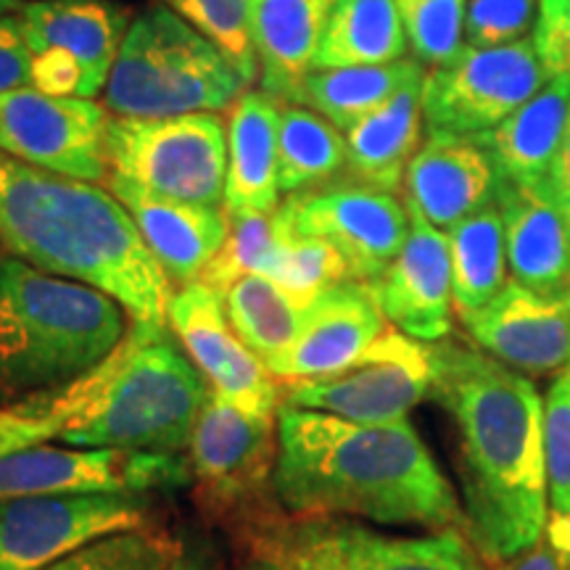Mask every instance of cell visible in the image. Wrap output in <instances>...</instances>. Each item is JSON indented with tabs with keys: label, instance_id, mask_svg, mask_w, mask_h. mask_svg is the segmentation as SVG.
<instances>
[{
	"label": "cell",
	"instance_id": "6da1fadb",
	"mask_svg": "<svg viewBox=\"0 0 570 570\" xmlns=\"http://www.w3.org/2000/svg\"><path fill=\"white\" fill-rule=\"evenodd\" d=\"M436 399L460 436L462 531L497 566L531 550L550 529L544 396L529 375L481 348L431 344Z\"/></svg>",
	"mask_w": 570,
	"mask_h": 570
},
{
	"label": "cell",
	"instance_id": "7a4b0ae2",
	"mask_svg": "<svg viewBox=\"0 0 570 570\" xmlns=\"http://www.w3.org/2000/svg\"><path fill=\"white\" fill-rule=\"evenodd\" d=\"M273 483L294 518H348L381 525L462 529V508L412 428L354 423L281 404Z\"/></svg>",
	"mask_w": 570,
	"mask_h": 570
},
{
	"label": "cell",
	"instance_id": "3957f363",
	"mask_svg": "<svg viewBox=\"0 0 570 570\" xmlns=\"http://www.w3.org/2000/svg\"><path fill=\"white\" fill-rule=\"evenodd\" d=\"M0 244L13 259L117 298L132 323H167L173 283L111 190L0 151Z\"/></svg>",
	"mask_w": 570,
	"mask_h": 570
},
{
	"label": "cell",
	"instance_id": "277c9868",
	"mask_svg": "<svg viewBox=\"0 0 570 570\" xmlns=\"http://www.w3.org/2000/svg\"><path fill=\"white\" fill-rule=\"evenodd\" d=\"M125 306L21 259H0V383L42 391L75 381L122 344Z\"/></svg>",
	"mask_w": 570,
	"mask_h": 570
},
{
	"label": "cell",
	"instance_id": "5b68a950",
	"mask_svg": "<svg viewBox=\"0 0 570 570\" xmlns=\"http://www.w3.org/2000/svg\"><path fill=\"white\" fill-rule=\"evenodd\" d=\"M209 383L167 325L132 323L98 365L96 399L61 444L183 454L190 449Z\"/></svg>",
	"mask_w": 570,
	"mask_h": 570
},
{
	"label": "cell",
	"instance_id": "8992f818",
	"mask_svg": "<svg viewBox=\"0 0 570 570\" xmlns=\"http://www.w3.org/2000/svg\"><path fill=\"white\" fill-rule=\"evenodd\" d=\"M233 61L167 6L138 13L119 48L106 109L114 117H177L223 111L246 92Z\"/></svg>",
	"mask_w": 570,
	"mask_h": 570
},
{
	"label": "cell",
	"instance_id": "52a82bcc",
	"mask_svg": "<svg viewBox=\"0 0 570 570\" xmlns=\"http://www.w3.org/2000/svg\"><path fill=\"white\" fill-rule=\"evenodd\" d=\"M106 161L114 175L173 202L225 204L227 127L217 111L177 117H109Z\"/></svg>",
	"mask_w": 570,
	"mask_h": 570
},
{
	"label": "cell",
	"instance_id": "ba28073f",
	"mask_svg": "<svg viewBox=\"0 0 570 570\" xmlns=\"http://www.w3.org/2000/svg\"><path fill=\"white\" fill-rule=\"evenodd\" d=\"M256 547L294 570H479L460 529L394 537L348 518H294L262 525Z\"/></svg>",
	"mask_w": 570,
	"mask_h": 570
},
{
	"label": "cell",
	"instance_id": "9c48e42d",
	"mask_svg": "<svg viewBox=\"0 0 570 570\" xmlns=\"http://www.w3.org/2000/svg\"><path fill=\"white\" fill-rule=\"evenodd\" d=\"M547 80L550 75L529 40L499 48L465 46L452 61L425 75L428 132L481 138L529 104Z\"/></svg>",
	"mask_w": 570,
	"mask_h": 570
},
{
	"label": "cell",
	"instance_id": "30bf717a",
	"mask_svg": "<svg viewBox=\"0 0 570 570\" xmlns=\"http://www.w3.org/2000/svg\"><path fill=\"white\" fill-rule=\"evenodd\" d=\"M433 386L431 344L404 336L394 325L338 373L294 381L285 404L317 410L354 423H396L407 420Z\"/></svg>",
	"mask_w": 570,
	"mask_h": 570
},
{
	"label": "cell",
	"instance_id": "8fae6325",
	"mask_svg": "<svg viewBox=\"0 0 570 570\" xmlns=\"http://www.w3.org/2000/svg\"><path fill=\"white\" fill-rule=\"evenodd\" d=\"M275 219L283 230L327 240L360 283L386 273L410 235L407 204L360 183L291 194L275 209Z\"/></svg>",
	"mask_w": 570,
	"mask_h": 570
},
{
	"label": "cell",
	"instance_id": "7c38bea8",
	"mask_svg": "<svg viewBox=\"0 0 570 570\" xmlns=\"http://www.w3.org/2000/svg\"><path fill=\"white\" fill-rule=\"evenodd\" d=\"M188 479L180 454L40 444L0 458V502L61 494H146Z\"/></svg>",
	"mask_w": 570,
	"mask_h": 570
},
{
	"label": "cell",
	"instance_id": "4fadbf2b",
	"mask_svg": "<svg viewBox=\"0 0 570 570\" xmlns=\"http://www.w3.org/2000/svg\"><path fill=\"white\" fill-rule=\"evenodd\" d=\"M106 125L109 111L90 98L48 96L38 88L0 92V151L46 173L106 180Z\"/></svg>",
	"mask_w": 570,
	"mask_h": 570
},
{
	"label": "cell",
	"instance_id": "5bb4252c",
	"mask_svg": "<svg viewBox=\"0 0 570 570\" xmlns=\"http://www.w3.org/2000/svg\"><path fill=\"white\" fill-rule=\"evenodd\" d=\"M135 494H61L0 502V570H46L92 539L140 529Z\"/></svg>",
	"mask_w": 570,
	"mask_h": 570
},
{
	"label": "cell",
	"instance_id": "9a60e30c",
	"mask_svg": "<svg viewBox=\"0 0 570 570\" xmlns=\"http://www.w3.org/2000/svg\"><path fill=\"white\" fill-rule=\"evenodd\" d=\"M167 325L214 394L259 417H277L281 389L265 362L240 341L225 312V296L196 281L169 302Z\"/></svg>",
	"mask_w": 570,
	"mask_h": 570
},
{
	"label": "cell",
	"instance_id": "2e32d148",
	"mask_svg": "<svg viewBox=\"0 0 570 570\" xmlns=\"http://www.w3.org/2000/svg\"><path fill=\"white\" fill-rule=\"evenodd\" d=\"M462 325L481 352L529 377L558 375L570 365V288L539 294L510 281Z\"/></svg>",
	"mask_w": 570,
	"mask_h": 570
},
{
	"label": "cell",
	"instance_id": "e0dca14e",
	"mask_svg": "<svg viewBox=\"0 0 570 570\" xmlns=\"http://www.w3.org/2000/svg\"><path fill=\"white\" fill-rule=\"evenodd\" d=\"M407 244L386 273L367 283L383 317L404 336L436 344L452 333V259L444 230L433 227L415 206L407 204Z\"/></svg>",
	"mask_w": 570,
	"mask_h": 570
},
{
	"label": "cell",
	"instance_id": "ac0fdd59",
	"mask_svg": "<svg viewBox=\"0 0 570 570\" xmlns=\"http://www.w3.org/2000/svg\"><path fill=\"white\" fill-rule=\"evenodd\" d=\"M389 325L367 283H336L306 304L296 341L267 367L291 383L333 375L365 354Z\"/></svg>",
	"mask_w": 570,
	"mask_h": 570
},
{
	"label": "cell",
	"instance_id": "d6986e66",
	"mask_svg": "<svg viewBox=\"0 0 570 570\" xmlns=\"http://www.w3.org/2000/svg\"><path fill=\"white\" fill-rule=\"evenodd\" d=\"M275 428L277 417L252 415L209 389L190 439V462L217 502H240L265 487L275 470Z\"/></svg>",
	"mask_w": 570,
	"mask_h": 570
},
{
	"label": "cell",
	"instance_id": "ffe728a7",
	"mask_svg": "<svg viewBox=\"0 0 570 570\" xmlns=\"http://www.w3.org/2000/svg\"><path fill=\"white\" fill-rule=\"evenodd\" d=\"M106 185L132 214L142 240L173 285L196 283L225 246L230 233L227 212L154 196L114 173L106 177Z\"/></svg>",
	"mask_w": 570,
	"mask_h": 570
},
{
	"label": "cell",
	"instance_id": "44dd1931",
	"mask_svg": "<svg viewBox=\"0 0 570 570\" xmlns=\"http://www.w3.org/2000/svg\"><path fill=\"white\" fill-rule=\"evenodd\" d=\"M494 164L479 140L428 132L404 175V204L415 206L428 223L449 233L494 202Z\"/></svg>",
	"mask_w": 570,
	"mask_h": 570
},
{
	"label": "cell",
	"instance_id": "7402d4cb",
	"mask_svg": "<svg viewBox=\"0 0 570 570\" xmlns=\"http://www.w3.org/2000/svg\"><path fill=\"white\" fill-rule=\"evenodd\" d=\"M19 21L32 53L61 48L85 71L88 98L106 90L119 48L130 30V9L114 0H30L21 3Z\"/></svg>",
	"mask_w": 570,
	"mask_h": 570
},
{
	"label": "cell",
	"instance_id": "603a6c76",
	"mask_svg": "<svg viewBox=\"0 0 570 570\" xmlns=\"http://www.w3.org/2000/svg\"><path fill=\"white\" fill-rule=\"evenodd\" d=\"M512 281L539 294L570 288V217L544 185L497 183Z\"/></svg>",
	"mask_w": 570,
	"mask_h": 570
},
{
	"label": "cell",
	"instance_id": "cb8c5ba5",
	"mask_svg": "<svg viewBox=\"0 0 570 570\" xmlns=\"http://www.w3.org/2000/svg\"><path fill=\"white\" fill-rule=\"evenodd\" d=\"M283 101L265 90H248L230 106L227 119V214H273L281 202L277 127Z\"/></svg>",
	"mask_w": 570,
	"mask_h": 570
},
{
	"label": "cell",
	"instance_id": "d4e9b609",
	"mask_svg": "<svg viewBox=\"0 0 570 570\" xmlns=\"http://www.w3.org/2000/svg\"><path fill=\"white\" fill-rule=\"evenodd\" d=\"M336 0H252V42L262 90L294 104L315 63Z\"/></svg>",
	"mask_w": 570,
	"mask_h": 570
},
{
	"label": "cell",
	"instance_id": "484cf974",
	"mask_svg": "<svg viewBox=\"0 0 570 570\" xmlns=\"http://www.w3.org/2000/svg\"><path fill=\"white\" fill-rule=\"evenodd\" d=\"M423 82L425 71L346 130V167L360 185L394 194L404 183L423 135Z\"/></svg>",
	"mask_w": 570,
	"mask_h": 570
},
{
	"label": "cell",
	"instance_id": "4316f807",
	"mask_svg": "<svg viewBox=\"0 0 570 570\" xmlns=\"http://www.w3.org/2000/svg\"><path fill=\"white\" fill-rule=\"evenodd\" d=\"M570 111V77L554 75L497 130L475 138L494 164L497 183L541 185L558 151Z\"/></svg>",
	"mask_w": 570,
	"mask_h": 570
},
{
	"label": "cell",
	"instance_id": "83f0119b",
	"mask_svg": "<svg viewBox=\"0 0 570 570\" xmlns=\"http://www.w3.org/2000/svg\"><path fill=\"white\" fill-rule=\"evenodd\" d=\"M396 0H336L312 69L381 67L407 56Z\"/></svg>",
	"mask_w": 570,
	"mask_h": 570
},
{
	"label": "cell",
	"instance_id": "f1b7e54d",
	"mask_svg": "<svg viewBox=\"0 0 570 570\" xmlns=\"http://www.w3.org/2000/svg\"><path fill=\"white\" fill-rule=\"evenodd\" d=\"M452 259V296L458 317L494 302L508 285V240L502 212L491 202L446 233Z\"/></svg>",
	"mask_w": 570,
	"mask_h": 570
},
{
	"label": "cell",
	"instance_id": "f546056e",
	"mask_svg": "<svg viewBox=\"0 0 570 570\" xmlns=\"http://www.w3.org/2000/svg\"><path fill=\"white\" fill-rule=\"evenodd\" d=\"M423 71V63H417V59L381 63V67L312 69L304 77L294 104L317 111L338 130H352L360 119L381 109L399 88Z\"/></svg>",
	"mask_w": 570,
	"mask_h": 570
},
{
	"label": "cell",
	"instance_id": "4dcf8cb0",
	"mask_svg": "<svg viewBox=\"0 0 570 570\" xmlns=\"http://www.w3.org/2000/svg\"><path fill=\"white\" fill-rule=\"evenodd\" d=\"M306 304L265 275H244L225 294V312L240 341L265 365L294 344Z\"/></svg>",
	"mask_w": 570,
	"mask_h": 570
},
{
	"label": "cell",
	"instance_id": "1f68e13d",
	"mask_svg": "<svg viewBox=\"0 0 570 570\" xmlns=\"http://www.w3.org/2000/svg\"><path fill=\"white\" fill-rule=\"evenodd\" d=\"M346 167V138L336 125L302 106H283L277 127L281 194L317 188Z\"/></svg>",
	"mask_w": 570,
	"mask_h": 570
},
{
	"label": "cell",
	"instance_id": "d6a6232c",
	"mask_svg": "<svg viewBox=\"0 0 570 570\" xmlns=\"http://www.w3.org/2000/svg\"><path fill=\"white\" fill-rule=\"evenodd\" d=\"M544 465L554 515L547 533L570 552V365L552 377L544 394Z\"/></svg>",
	"mask_w": 570,
	"mask_h": 570
},
{
	"label": "cell",
	"instance_id": "836d02e7",
	"mask_svg": "<svg viewBox=\"0 0 570 570\" xmlns=\"http://www.w3.org/2000/svg\"><path fill=\"white\" fill-rule=\"evenodd\" d=\"M277 244H281V225H277L275 212L230 214V233H227L225 246L198 281L225 296L227 288L244 275H267Z\"/></svg>",
	"mask_w": 570,
	"mask_h": 570
},
{
	"label": "cell",
	"instance_id": "e575fe53",
	"mask_svg": "<svg viewBox=\"0 0 570 570\" xmlns=\"http://www.w3.org/2000/svg\"><path fill=\"white\" fill-rule=\"evenodd\" d=\"M302 304H309L331 285L352 281L348 267L336 248L323 238L296 235L281 227V244L265 275Z\"/></svg>",
	"mask_w": 570,
	"mask_h": 570
},
{
	"label": "cell",
	"instance_id": "d590c367",
	"mask_svg": "<svg viewBox=\"0 0 570 570\" xmlns=\"http://www.w3.org/2000/svg\"><path fill=\"white\" fill-rule=\"evenodd\" d=\"M167 3L217 46L248 85L259 77L252 42V0H167Z\"/></svg>",
	"mask_w": 570,
	"mask_h": 570
},
{
	"label": "cell",
	"instance_id": "8d00e7d4",
	"mask_svg": "<svg viewBox=\"0 0 570 570\" xmlns=\"http://www.w3.org/2000/svg\"><path fill=\"white\" fill-rule=\"evenodd\" d=\"M175 544L159 531L130 529L92 539L46 570H169Z\"/></svg>",
	"mask_w": 570,
	"mask_h": 570
},
{
	"label": "cell",
	"instance_id": "74e56055",
	"mask_svg": "<svg viewBox=\"0 0 570 570\" xmlns=\"http://www.w3.org/2000/svg\"><path fill=\"white\" fill-rule=\"evenodd\" d=\"M396 6L420 63L444 67L465 48V0H396Z\"/></svg>",
	"mask_w": 570,
	"mask_h": 570
},
{
	"label": "cell",
	"instance_id": "f35d334b",
	"mask_svg": "<svg viewBox=\"0 0 570 570\" xmlns=\"http://www.w3.org/2000/svg\"><path fill=\"white\" fill-rule=\"evenodd\" d=\"M539 17V0H470L465 40L473 48H499L525 38Z\"/></svg>",
	"mask_w": 570,
	"mask_h": 570
},
{
	"label": "cell",
	"instance_id": "ab89813d",
	"mask_svg": "<svg viewBox=\"0 0 570 570\" xmlns=\"http://www.w3.org/2000/svg\"><path fill=\"white\" fill-rule=\"evenodd\" d=\"M533 46L547 75L570 77V0H539Z\"/></svg>",
	"mask_w": 570,
	"mask_h": 570
},
{
	"label": "cell",
	"instance_id": "60d3db41",
	"mask_svg": "<svg viewBox=\"0 0 570 570\" xmlns=\"http://www.w3.org/2000/svg\"><path fill=\"white\" fill-rule=\"evenodd\" d=\"M32 88L48 96L88 98L85 92V71L75 56L61 48H46L32 53Z\"/></svg>",
	"mask_w": 570,
	"mask_h": 570
},
{
	"label": "cell",
	"instance_id": "b9f144b4",
	"mask_svg": "<svg viewBox=\"0 0 570 570\" xmlns=\"http://www.w3.org/2000/svg\"><path fill=\"white\" fill-rule=\"evenodd\" d=\"M32 85V48L19 17H0V92Z\"/></svg>",
	"mask_w": 570,
	"mask_h": 570
},
{
	"label": "cell",
	"instance_id": "7bdbcfd3",
	"mask_svg": "<svg viewBox=\"0 0 570 570\" xmlns=\"http://www.w3.org/2000/svg\"><path fill=\"white\" fill-rule=\"evenodd\" d=\"M479 570H570V554L562 550L550 533H544V539L533 544L531 550Z\"/></svg>",
	"mask_w": 570,
	"mask_h": 570
},
{
	"label": "cell",
	"instance_id": "ee69618b",
	"mask_svg": "<svg viewBox=\"0 0 570 570\" xmlns=\"http://www.w3.org/2000/svg\"><path fill=\"white\" fill-rule=\"evenodd\" d=\"M544 190L552 196V202L560 206L570 217V111L566 130H562L560 146L554 151V159L550 164V173L544 177Z\"/></svg>",
	"mask_w": 570,
	"mask_h": 570
},
{
	"label": "cell",
	"instance_id": "f6af8a7d",
	"mask_svg": "<svg viewBox=\"0 0 570 570\" xmlns=\"http://www.w3.org/2000/svg\"><path fill=\"white\" fill-rule=\"evenodd\" d=\"M169 570H212L198 554H177Z\"/></svg>",
	"mask_w": 570,
	"mask_h": 570
},
{
	"label": "cell",
	"instance_id": "bcb514c9",
	"mask_svg": "<svg viewBox=\"0 0 570 570\" xmlns=\"http://www.w3.org/2000/svg\"><path fill=\"white\" fill-rule=\"evenodd\" d=\"M244 570H294L288 566H281V562L275 560H267V558H259L256 562H252V566H246Z\"/></svg>",
	"mask_w": 570,
	"mask_h": 570
},
{
	"label": "cell",
	"instance_id": "7dc6e473",
	"mask_svg": "<svg viewBox=\"0 0 570 570\" xmlns=\"http://www.w3.org/2000/svg\"><path fill=\"white\" fill-rule=\"evenodd\" d=\"M17 9H21L19 0H0V17H6V13H11Z\"/></svg>",
	"mask_w": 570,
	"mask_h": 570
}]
</instances>
